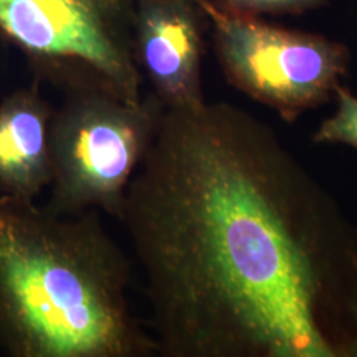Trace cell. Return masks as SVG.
<instances>
[{
	"instance_id": "2",
	"label": "cell",
	"mask_w": 357,
	"mask_h": 357,
	"mask_svg": "<svg viewBox=\"0 0 357 357\" xmlns=\"http://www.w3.org/2000/svg\"><path fill=\"white\" fill-rule=\"evenodd\" d=\"M130 262L97 211L56 215L0 195V347L13 357H151Z\"/></svg>"
},
{
	"instance_id": "8",
	"label": "cell",
	"mask_w": 357,
	"mask_h": 357,
	"mask_svg": "<svg viewBox=\"0 0 357 357\" xmlns=\"http://www.w3.org/2000/svg\"><path fill=\"white\" fill-rule=\"evenodd\" d=\"M333 97L337 101L336 113L323 121L312 139L315 143L347 144L357 149V97L343 84L336 88Z\"/></svg>"
},
{
	"instance_id": "7",
	"label": "cell",
	"mask_w": 357,
	"mask_h": 357,
	"mask_svg": "<svg viewBox=\"0 0 357 357\" xmlns=\"http://www.w3.org/2000/svg\"><path fill=\"white\" fill-rule=\"evenodd\" d=\"M53 112L35 86L0 105V195L35 200L50 187Z\"/></svg>"
},
{
	"instance_id": "5",
	"label": "cell",
	"mask_w": 357,
	"mask_h": 357,
	"mask_svg": "<svg viewBox=\"0 0 357 357\" xmlns=\"http://www.w3.org/2000/svg\"><path fill=\"white\" fill-rule=\"evenodd\" d=\"M199 4L229 84L287 122L328 102L348 73L351 54L339 41L228 13L213 0Z\"/></svg>"
},
{
	"instance_id": "10",
	"label": "cell",
	"mask_w": 357,
	"mask_h": 357,
	"mask_svg": "<svg viewBox=\"0 0 357 357\" xmlns=\"http://www.w3.org/2000/svg\"><path fill=\"white\" fill-rule=\"evenodd\" d=\"M196 1H200V0H196Z\"/></svg>"
},
{
	"instance_id": "6",
	"label": "cell",
	"mask_w": 357,
	"mask_h": 357,
	"mask_svg": "<svg viewBox=\"0 0 357 357\" xmlns=\"http://www.w3.org/2000/svg\"><path fill=\"white\" fill-rule=\"evenodd\" d=\"M205 20L196 0H135V61L165 109H197L205 103Z\"/></svg>"
},
{
	"instance_id": "3",
	"label": "cell",
	"mask_w": 357,
	"mask_h": 357,
	"mask_svg": "<svg viewBox=\"0 0 357 357\" xmlns=\"http://www.w3.org/2000/svg\"><path fill=\"white\" fill-rule=\"evenodd\" d=\"M65 90L52 116L51 197L44 206L56 215L102 211L118 220L165 107L153 94L131 103L96 86Z\"/></svg>"
},
{
	"instance_id": "9",
	"label": "cell",
	"mask_w": 357,
	"mask_h": 357,
	"mask_svg": "<svg viewBox=\"0 0 357 357\" xmlns=\"http://www.w3.org/2000/svg\"><path fill=\"white\" fill-rule=\"evenodd\" d=\"M224 11L248 16L296 15L319 8L327 0H213Z\"/></svg>"
},
{
	"instance_id": "1",
	"label": "cell",
	"mask_w": 357,
	"mask_h": 357,
	"mask_svg": "<svg viewBox=\"0 0 357 357\" xmlns=\"http://www.w3.org/2000/svg\"><path fill=\"white\" fill-rule=\"evenodd\" d=\"M118 220L158 355L357 357V225L253 115L165 109Z\"/></svg>"
},
{
	"instance_id": "4",
	"label": "cell",
	"mask_w": 357,
	"mask_h": 357,
	"mask_svg": "<svg viewBox=\"0 0 357 357\" xmlns=\"http://www.w3.org/2000/svg\"><path fill=\"white\" fill-rule=\"evenodd\" d=\"M135 0H0V38L64 89L96 86L139 103Z\"/></svg>"
}]
</instances>
